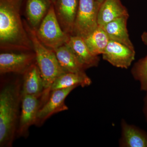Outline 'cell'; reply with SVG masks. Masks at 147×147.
<instances>
[{
  "label": "cell",
  "instance_id": "7a4b0ae2",
  "mask_svg": "<svg viewBox=\"0 0 147 147\" xmlns=\"http://www.w3.org/2000/svg\"><path fill=\"white\" fill-rule=\"evenodd\" d=\"M21 86L18 81L6 85L0 92V147L12 146L21 103Z\"/></svg>",
  "mask_w": 147,
  "mask_h": 147
},
{
  "label": "cell",
  "instance_id": "7c38bea8",
  "mask_svg": "<svg viewBox=\"0 0 147 147\" xmlns=\"http://www.w3.org/2000/svg\"><path fill=\"white\" fill-rule=\"evenodd\" d=\"M121 147H147V133L138 127L129 124L124 119L121 122Z\"/></svg>",
  "mask_w": 147,
  "mask_h": 147
},
{
  "label": "cell",
  "instance_id": "ac0fdd59",
  "mask_svg": "<svg viewBox=\"0 0 147 147\" xmlns=\"http://www.w3.org/2000/svg\"><path fill=\"white\" fill-rule=\"evenodd\" d=\"M53 51L55 53L59 63L65 72L73 73L85 72L86 69L67 45L65 44Z\"/></svg>",
  "mask_w": 147,
  "mask_h": 147
},
{
  "label": "cell",
  "instance_id": "ba28073f",
  "mask_svg": "<svg viewBox=\"0 0 147 147\" xmlns=\"http://www.w3.org/2000/svg\"><path fill=\"white\" fill-rule=\"evenodd\" d=\"M39 98L28 95H21V113L17 129L19 136H26L30 127L36 123L41 107V99Z\"/></svg>",
  "mask_w": 147,
  "mask_h": 147
},
{
  "label": "cell",
  "instance_id": "9a60e30c",
  "mask_svg": "<svg viewBox=\"0 0 147 147\" xmlns=\"http://www.w3.org/2000/svg\"><path fill=\"white\" fill-rule=\"evenodd\" d=\"M129 16H123L111 21L102 28L110 40H116L128 47L134 48L127 31V19Z\"/></svg>",
  "mask_w": 147,
  "mask_h": 147
},
{
  "label": "cell",
  "instance_id": "3957f363",
  "mask_svg": "<svg viewBox=\"0 0 147 147\" xmlns=\"http://www.w3.org/2000/svg\"><path fill=\"white\" fill-rule=\"evenodd\" d=\"M24 26L32 45L36 58V63L41 73L44 92L41 98L42 105L47 101L51 92L52 85L56 79L65 73L59 63L55 53L40 41L37 37L36 30L26 21H24Z\"/></svg>",
  "mask_w": 147,
  "mask_h": 147
},
{
  "label": "cell",
  "instance_id": "8992f818",
  "mask_svg": "<svg viewBox=\"0 0 147 147\" xmlns=\"http://www.w3.org/2000/svg\"><path fill=\"white\" fill-rule=\"evenodd\" d=\"M36 62L34 52L2 53L0 55V73L24 74Z\"/></svg>",
  "mask_w": 147,
  "mask_h": 147
},
{
  "label": "cell",
  "instance_id": "52a82bcc",
  "mask_svg": "<svg viewBox=\"0 0 147 147\" xmlns=\"http://www.w3.org/2000/svg\"><path fill=\"white\" fill-rule=\"evenodd\" d=\"M134 48L113 40H110L104 52L102 59L119 68L127 69L135 59Z\"/></svg>",
  "mask_w": 147,
  "mask_h": 147
},
{
  "label": "cell",
  "instance_id": "603a6c76",
  "mask_svg": "<svg viewBox=\"0 0 147 147\" xmlns=\"http://www.w3.org/2000/svg\"><path fill=\"white\" fill-rule=\"evenodd\" d=\"M98 3H99L100 5H101L104 1V0H96Z\"/></svg>",
  "mask_w": 147,
  "mask_h": 147
},
{
  "label": "cell",
  "instance_id": "4fadbf2b",
  "mask_svg": "<svg viewBox=\"0 0 147 147\" xmlns=\"http://www.w3.org/2000/svg\"><path fill=\"white\" fill-rule=\"evenodd\" d=\"M24 75L21 95H28L41 98L44 92V87L41 73L36 62Z\"/></svg>",
  "mask_w": 147,
  "mask_h": 147
},
{
  "label": "cell",
  "instance_id": "5b68a950",
  "mask_svg": "<svg viewBox=\"0 0 147 147\" xmlns=\"http://www.w3.org/2000/svg\"><path fill=\"white\" fill-rule=\"evenodd\" d=\"M100 5L96 0H79L73 35L85 37L98 27L97 16Z\"/></svg>",
  "mask_w": 147,
  "mask_h": 147
},
{
  "label": "cell",
  "instance_id": "d6986e66",
  "mask_svg": "<svg viewBox=\"0 0 147 147\" xmlns=\"http://www.w3.org/2000/svg\"><path fill=\"white\" fill-rule=\"evenodd\" d=\"M83 38L90 52L96 56L102 55L110 40L103 29L99 26Z\"/></svg>",
  "mask_w": 147,
  "mask_h": 147
},
{
  "label": "cell",
  "instance_id": "5bb4252c",
  "mask_svg": "<svg viewBox=\"0 0 147 147\" xmlns=\"http://www.w3.org/2000/svg\"><path fill=\"white\" fill-rule=\"evenodd\" d=\"M125 16H129L128 11L120 0H104L98 13V25L102 28L111 21Z\"/></svg>",
  "mask_w": 147,
  "mask_h": 147
},
{
  "label": "cell",
  "instance_id": "44dd1931",
  "mask_svg": "<svg viewBox=\"0 0 147 147\" xmlns=\"http://www.w3.org/2000/svg\"><path fill=\"white\" fill-rule=\"evenodd\" d=\"M146 94L144 100V113L147 121V90L146 91Z\"/></svg>",
  "mask_w": 147,
  "mask_h": 147
},
{
  "label": "cell",
  "instance_id": "ffe728a7",
  "mask_svg": "<svg viewBox=\"0 0 147 147\" xmlns=\"http://www.w3.org/2000/svg\"><path fill=\"white\" fill-rule=\"evenodd\" d=\"M131 72L134 79L140 82L141 90L146 91L147 90V55L134 64Z\"/></svg>",
  "mask_w": 147,
  "mask_h": 147
},
{
  "label": "cell",
  "instance_id": "30bf717a",
  "mask_svg": "<svg viewBox=\"0 0 147 147\" xmlns=\"http://www.w3.org/2000/svg\"><path fill=\"white\" fill-rule=\"evenodd\" d=\"M79 0H59L55 8L58 21L67 34L73 35Z\"/></svg>",
  "mask_w": 147,
  "mask_h": 147
},
{
  "label": "cell",
  "instance_id": "cb8c5ba5",
  "mask_svg": "<svg viewBox=\"0 0 147 147\" xmlns=\"http://www.w3.org/2000/svg\"><path fill=\"white\" fill-rule=\"evenodd\" d=\"M51 1H52V0H51Z\"/></svg>",
  "mask_w": 147,
  "mask_h": 147
},
{
  "label": "cell",
  "instance_id": "2e32d148",
  "mask_svg": "<svg viewBox=\"0 0 147 147\" xmlns=\"http://www.w3.org/2000/svg\"><path fill=\"white\" fill-rule=\"evenodd\" d=\"M50 7L47 0H28L26 14L29 24L32 28H38Z\"/></svg>",
  "mask_w": 147,
  "mask_h": 147
},
{
  "label": "cell",
  "instance_id": "6da1fadb",
  "mask_svg": "<svg viewBox=\"0 0 147 147\" xmlns=\"http://www.w3.org/2000/svg\"><path fill=\"white\" fill-rule=\"evenodd\" d=\"M20 1H0V48L3 51L26 52L33 50L21 19Z\"/></svg>",
  "mask_w": 147,
  "mask_h": 147
},
{
  "label": "cell",
  "instance_id": "277c9868",
  "mask_svg": "<svg viewBox=\"0 0 147 147\" xmlns=\"http://www.w3.org/2000/svg\"><path fill=\"white\" fill-rule=\"evenodd\" d=\"M36 32L40 41L47 48L53 50L65 45L70 36L61 27L53 5H50L46 16Z\"/></svg>",
  "mask_w": 147,
  "mask_h": 147
},
{
  "label": "cell",
  "instance_id": "9c48e42d",
  "mask_svg": "<svg viewBox=\"0 0 147 147\" xmlns=\"http://www.w3.org/2000/svg\"><path fill=\"white\" fill-rule=\"evenodd\" d=\"M76 86L52 91L47 101L40 109L36 124L41 125L56 113L68 110L65 103L66 98Z\"/></svg>",
  "mask_w": 147,
  "mask_h": 147
},
{
  "label": "cell",
  "instance_id": "7402d4cb",
  "mask_svg": "<svg viewBox=\"0 0 147 147\" xmlns=\"http://www.w3.org/2000/svg\"><path fill=\"white\" fill-rule=\"evenodd\" d=\"M141 37H142V41L145 45L147 46V32H144L142 34Z\"/></svg>",
  "mask_w": 147,
  "mask_h": 147
},
{
  "label": "cell",
  "instance_id": "8fae6325",
  "mask_svg": "<svg viewBox=\"0 0 147 147\" xmlns=\"http://www.w3.org/2000/svg\"><path fill=\"white\" fill-rule=\"evenodd\" d=\"M70 48L85 69L96 67L98 65L100 58L94 55L88 47L84 38L77 35H71L65 43Z\"/></svg>",
  "mask_w": 147,
  "mask_h": 147
},
{
  "label": "cell",
  "instance_id": "e0dca14e",
  "mask_svg": "<svg viewBox=\"0 0 147 147\" xmlns=\"http://www.w3.org/2000/svg\"><path fill=\"white\" fill-rule=\"evenodd\" d=\"M91 79L86 72H65L58 77L54 82L51 88V92L55 90L66 88L76 86L84 87L91 84Z\"/></svg>",
  "mask_w": 147,
  "mask_h": 147
}]
</instances>
